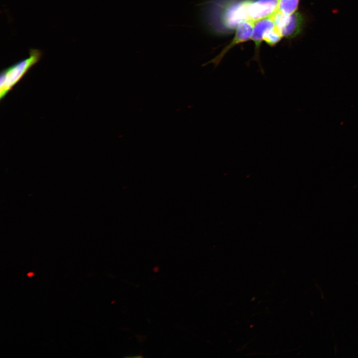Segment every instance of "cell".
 I'll return each mask as SVG.
<instances>
[{"label":"cell","mask_w":358,"mask_h":358,"mask_svg":"<svg viewBox=\"0 0 358 358\" xmlns=\"http://www.w3.org/2000/svg\"><path fill=\"white\" fill-rule=\"evenodd\" d=\"M29 57L1 71L0 100H1L13 87L20 81L29 70L40 59L42 52L38 49L29 50Z\"/></svg>","instance_id":"1"},{"label":"cell","mask_w":358,"mask_h":358,"mask_svg":"<svg viewBox=\"0 0 358 358\" xmlns=\"http://www.w3.org/2000/svg\"><path fill=\"white\" fill-rule=\"evenodd\" d=\"M252 0H233L225 4L221 10L220 20L228 31L236 28L242 22L250 20L248 7Z\"/></svg>","instance_id":"2"},{"label":"cell","mask_w":358,"mask_h":358,"mask_svg":"<svg viewBox=\"0 0 358 358\" xmlns=\"http://www.w3.org/2000/svg\"><path fill=\"white\" fill-rule=\"evenodd\" d=\"M255 22L251 20L244 21L239 23L236 27L235 34L232 41L226 46L215 57L204 64H213L217 66L225 54L237 44L251 39Z\"/></svg>","instance_id":"3"},{"label":"cell","mask_w":358,"mask_h":358,"mask_svg":"<svg viewBox=\"0 0 358 358\" xmlns=\"http://www.w3.org/2000/svg\"><path fill=\"white\" fill-rule=\"evenodd\" d=\"M279 0H252L248 7L249 20L256 22L272 16L277 10Z\"/></svg>","instance_id":"4"},{"label":"cell","mask_w":358,"mask_h":358,"mask_svg":"<svg viewBox=\"0 0 358 358\" xmlns=\"http://www.w3.org/2000/svg\"><path fill=\"white\" fill-rule=\"evenodd\" d=\"M275 26L272 15L255 22L253 32L251 37L255 45V52L253 60L257 61L260 64V48L263 40L265 34L269 29ZM260 68L261 67L260 66Z\"/></svg>","instance_id":"5"},{"label":"cell","mask_w":358,"mask_h":358,"mask_svg":"<svg viewBox=\"0 0 358 358\" xmlns=\"http://www.w3.org/2000/svg\"><path fill=\"white\" fill-rule=\"evenodd\" d=\"M304 24V18L301 13L296 11L288 15L279 29L282 37L287 38L295 37L301 32Z\"/></svg>","instance_id":"6"},{"label":"cell","mask_w":358,"mask_h":358,"mask_svg":"<svg viewBox=\"0 0 358 358\" xmlns=\"http://www.w3.org/2000/svg\"><path fill=\"white\" fill-rule=\"evenodd\" d=\"M299 2V0H279L277 11L289 15L296 11Z\"/></svg>","instance_id":"7"},{"label":"cell","mask_w":358,"mask_h":358,"mask_svg":"<svg viewBox=\"0 0 358 358\" xmlns=\"http://www.w3.org/2000/svg\"><path fill=\"white\" fill-rule=\"evenodd\" d=\"M282 37L280 29L275 25L265 34L263 40L269 46H272L277 43Z\"/></svg>","instance_id":"8"},{"label":"cell","mask_w":358,"mask_h":358,"mask_svg":"<svg viewBox=\"0 0 358 358\" xmlns=\"http://www.w3.org/2000/svg\"><path fill=\"white\" fill-rule=\"evenodd\" d=\"M27 275L28 277H31L33 275V273L32 272H30L28 273Z\"/></svg>","instance_id":"9"}]
</instances>
